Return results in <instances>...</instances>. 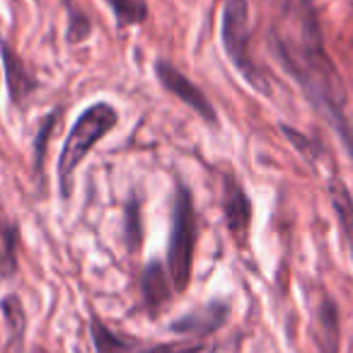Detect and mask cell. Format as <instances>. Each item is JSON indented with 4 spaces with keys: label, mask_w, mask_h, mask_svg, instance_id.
<instances>
[{
    "label": "cell",
    "mask_w": 353,
    "mask_h": 353,
    "mask_svg": "<svg viewBox=\"0 0 353 353\" xmlns=\"http://www.w3.org/2000/svg\"><path fill=\"white\" fill-rule=\"evenodd\" d=\"M196 211H194V196L184 182L176 179L174 196H172V232L167 242V274H170L172 288L184 293L189 288L194 271V250H196Z\"/></svg>",
    "instance_id": "3"
},
{
    "label": "cell",
    "mask_w": 353,
    "mask_h": 353,
    "mask_svg": "<svg viewBox=\"0 0 353 353\" xmlns=\"http://www.w3.org/2000/svg\"><path fill=\"white\" fill-rule=\"evenodd\" d=\"M223 216H225V225L230 235L242 245L247 240V232H250L252 201L232 172L223 176Z\"/></svg>",
    "instance_id": "6"
},
{
    "label": "cell",
    "mask_w": 353,
    "mask_h": 353,
    "mask_svg": "<svg viewBox=\"0 0 353 353\" xmlns=\"http://www.w3.org/2000/svg\"><path fill=\"white\" fill-rule=\"evenodd\" d=\"M17 247L20 225L8 221L0 211V279H12L17 274Z\"/></svg>",
    "instance_id": "11"
},
{
    "label": "cell",
    "mask_w": 353,
    "mask_h": 353,
    "mask_svg": "<svg viewBox=\"0 0 353 353\" xmlns=\"http://www.w3.org/2000/svg\"><path fill=\"white\" fill-rule=\"evenodd\" d=\"M63 6L68 10V32H65V37H68L70 44H80L92 32V20L78 6H73V0H63Z\"/></svg>",
    "instance_id": "16"
},
{
    "label": "cell",
    "mask_w": 353,
    "mask_h": 353,
    "mask_svg": "<svg viewBox=\"0 0 353 353\" xmlns=\"http://www.w3.org/2000/svg\"><path fill=\"white\" fill-rule=\"evenodd\" d=\"M271 49L303 88L312 107L332 123L353 157V123L348 119L346 88L324 46L314 0H283L271 27Z\"/></svg>",
    "instance_id": "1"
},
{
    "label": "cell",
    "mask_w": 353,
    "mask_h": 353,
    "mask_svg": "<svg viewBox=\"0 0 353 353\" xmlns=\"http://www.w3.org/2000/svg\"><path fill=\"white\" fill-rule=\"evenodd\" d=\"M281 131L285 133V138H288V141L293 143V145L298 148V150L303 152L305 157H310V160H314V157L319 155V152H317V143L310 141V138H307V136H303V133H300V131H295V128L285 126V123H283V126H281Z\"/></svg>",
    "instance_id": "20"
},
{
    "label": "cell",
    "mask_w": 353,
    "mask_h": 353,
    "mask_svg": "<svg viewBox=\"0 0 353 353\" xmlns=\"http://www.w3.org/2000/svg\"><path fill=\"white\" fill-rule=\"evenodd\" d=\"M0 61H3V73H6V88L10 94V102L15 107H25L27 99L39 90V80L27 70L22 56L8 39H0Z\"/></svg>",
    "instance_id": "7"
},
{
    "label": "cell",
    "mask_w": 353,
    "mask_h": 353,
    "mask_svg": "<svg viewBox=\"0 0 353 353\" xmlns=\"http://www.w3.org/2000/svg\"><path fill=\"white\" fill-rule=\"evenodd\" d=\"M143 242V225H141V201L131 196L126 206V247L128 252H138Z\"/></svg>",
    "instance_id": "18"
},
{
    "label": "cell",
    "mask_w": 353,
    "mask_h": 353,
    "mask_svg": "<svg viewBox=\"0 0 353 353\" xmlns=\"http://www.w3.org/2000/svg\"><path fill=\"white\" fill-rule=\"evenodd\" d=\"M90 329H92V341H94L97 353H128L131 351V343H128L126 339L117 336L114 332H109L107 324H104L99 317H92Z\"/></svg>",
    "instance_id": "14"
},
{
    "label": "cell",
    "mask_w": 353,
    "mask_h": 353,
    "mask_svg": "<svg viewBox=\"0 0 353 353\" xmlns=\"http://www.w3.org/2000/svg\"><path fill=\"white\" fill-rule=\"evenodd\" d=\"M329 201H332L334 216H336L339 228L343 232V240H346L353 256V196L341 179H332L329 182Z\"/></svg>",
    "instance_id": "10"
},
{
    "label": "cell",
    "mask_w": 353,
    "mask_h": 353,
    "mask_svg": "<svg viewBox=\"0 0 353 353\" xmlns=\"http://www.w3.org/2000/svg\"><path fill=\"white\" fill-rule=\"evenodd\" d=\"M228 314H230L228 303L216 300V303L201 305L194 312H187L176 322H172L170 329L174 334H184V336H208V334L218 332L228 322Z\"/></svg>",
    "instance_id": "8"
},
{
    "label": "cell",
    "mask_w": 353,
    "mask_h": 353,
    "mask_svg": "<svg viewBox=\"0 0 353 353\" xmlns=\"http://www.w3.org/2000/svg\"><path fill=\"white\" fill-rule=\"evenodd\" d=\"M0 312H3L8 329H10V339L12 341H20L27 327V314L22 300L17 295H6V298L0 300Z\"/></svg>",
    "instance_id": "15"
},
{
    "label": "cell",
    "mask_w": 353,
    "mask_h": 353,
    "mask_svg": "<svg viewBox=\"0 0 353 353\" xmlns=\"http://www.w3.org/2000/svg\"><path fill=\"white\" fill-rule=\"evenodd\" d=\"M221 39L235 70L261 94H271V83L254 63L250 51V0H225L221 20Z\"/></svg>",
    "instance_id": "4"
},
{
    "label": "cell",
    "mask_w": 353,
    "mask_h": 353,
    "mask_svg": "<svg viewBox=\"0 0 353 353\" xmlns=\"http://www.w3.org/2000/svg\"><path fill=\"white\" fill-rule=\"evenodd\" d=\"M155 75L167 92L174 94V97L179 99V102L187 104L192 112H196L206 123L218 126V114H216V107L211 104V99L203 94L201 88H196V85H194L192 80L182 73V70L176 68L174 63H170V61H165V59H157L155 61Z\"/></svg>",
    "instance_id": "5"
},
{
    "label": "cell",
    "mask_w": 353,
    "mask_h": 353,
    "mask_svg": "<svg viewBox=\"0 0 353 353\" xmlns=\"http://www.w3.org/2000/svg\"><path fill=\"white\" fill-rule=\"evenodd\" d=\"M119 123V112L107 102H94L85 109L73 123L68 138L63 143V150L59 157V187L61 196L68 199L73 192L75 170L83 165V160L90 155L94 145Z\"/></svg>",
    "instance_id": "2"
},
{
    "label": "cell",
    "mask_w": 353,
    "mask_h": 353,
    "mask_svg": "<svg viewBox=\"0 0 353 353\" xmlns=\"http://www.w3.org/2000/svg\"><path fill=\"white\" fill-rule=\"evenodd\" d=\"M109 6V10L114 12V20L121 27H138L148 20L150 10H148L145 0H104Z\"/></svg>",
    "instance_id": "13"
},
{
    "label": "cell",
    "mask_w": 353,
    "mask_h": 353,
    "mask_svg": "<svg viewBox=\"0 0 353 353\" xmlns=\"http://www.w3.org/2000/svg\"><path fill=\"white\" fill-rule=\"evenodd\" d=\"M203 341H192V339H184V341H172V343H157V346L143 348L141 353H203Z\"/></svg>",
    "instance_id": "19"
},
{
    "label": "cell",
    "mask_w": 353,
    "mask_h": 353,
    "mask_svg": "<svg viewBox=\"0 0 353 353\" xmlns=\"http://www.w3.org/2000/svg\"><path fill=\"white\" fill-rule=\"evenodd\" d=\"M141 290H143V300H145L150 312H157V310L170 300L172 281H170V274L162 269L160 261H150V264L145 266L143 279H141Z\"/></svg>",
    "instance_id": "9"
},
{
    "label": "cell",
    "mask_w": 353,
    "mask_h": 353,
    "mask_svg": "<svg viewBox=\"0 0 353 353\" xmlns=\"http://www.w3.org/2000/svg\"><path fill=\"white\" fill-rule=\"evenodd\" d=\"M317 322H319V346L324 353H336L339 351V307L334 300L324 298L317 310Z\"/></svg>",
    "instance_id": "12"
},
{
    "label": "cell",
    "mask_w": 353,
    "mask_h": 353,
    "mask_svg": "<svg viewBox=\"0 0 353 353\" xmlns=\"http://www.w3.org/2000/svg\"><path fill=\"white\" fill-rule=\"evenodd\" d=\"M59 119H61V109H54V112L46 114L39 123V133H37V141H34V172L37 174H41V167H44V157H46V143H49L51 131H54V126L59 123Z\"/></svg>",
    "instance_id": "17"
}]
</instances>
